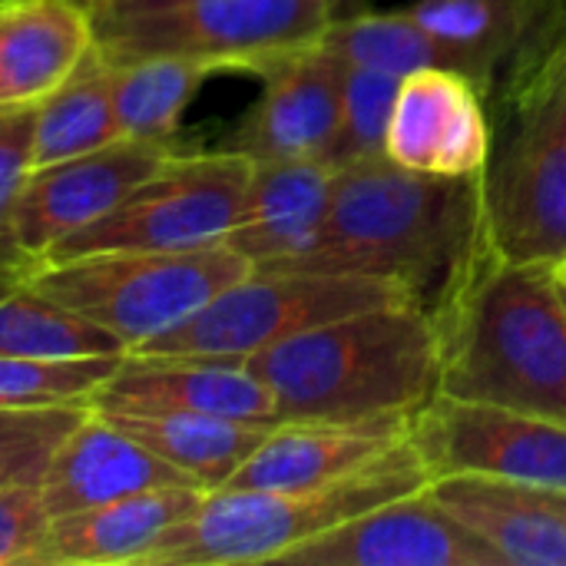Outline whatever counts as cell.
I'll return each mask as SVG.
<instances>
[{
	"label": "cell",
	"instance_id": "1",
	"mask_svg": "<svg viewBox=\"0 0 566 566\" xmlns=\"http://www.w3.org/2000/svg\"><path fill=\"white\" fill-rule=\"evenodd\" d=\"M484 242V176H431L378 156L335 169L305 269L388 279L434 312Z\"/></svg>",
	"mask_w": 566,
	"mask_h": 566
},
{
	"label": "cell",
	"instance_id": "2",
	"mask_svg": "<svg viewBox=\"0 0 566 566\" xmlns=\"http://www.w3.org/2000/svg\"><path fill=\"white\" fill-rule=\"evenodd\" d=\"M431 318L438 395L566 424V298L554 265L511 262L488 239Z\"/></svg>",
	"mask_w": 566,
	"mask_h": 566
},
{
	"label": "cell",
	"instance_id": "3",
	"mask_svg": "<svg viewBox=\"0 0 566 566\" xmlns=\"http://www.w3.org/2000/svg\"><path fill=\"white\" fill-rule=\"evenodd\" d=\"M282 421L415 415L438 395L441 348L428 308L375 305L298 332L245 361Z\"/></svg>",
	"mask_w": 566,
	"mask_h": 566
},
{
	"label": "cell",
	"instance_id": "4",
	"mask_svg": "<svg viewBox=\"0 0 566 566\" xmlns=\"http://www.w3.org/2000/svg\"><path fill=\"white\" fill-rule=\"evenodd\" d=\"M428 484L431 478L418 451L405 441L361 471L322 488L206 491L199 507L149 551L143 566L279 564L312 537Z\"/></svg>",
	"mask_w": 566,
	"mask_h": 566
},
{
	"label": "cell",
	"instance_id": "5",
	"mask_svg": "<svg viewBox=\"0 0 566 566\" xmlns=\"http://www.w3.org/2000/svg\"><path fill=\"white\" fill-rule=\"evenodd\" d=\"M504 133L484 169V219L491 245L524 265L566 259V99L560 86L521 63L494 86Z\"/></svg>",
	"mask_w": 566,
	"mask_h": 566
},
{
	"label": "cell",
	"instance_id": "6",
	"mask_svg": "<svg viewBox=\"0 0 566 566\" xmlns=\"http://www.w3.org/2000/svg\"><path fill=\"white\" fill-rule=\"evenodd\" d=\"M249 272L252 262L245 255L216 242L202 249H136L40 262L27 282L116 335L126 352H136Z\"/></svg>",
	"mask_w": 566,
	"mask_h": 566
},
{
	"label": "cell",
	"instance_id": "7",
	"mask_svg": "<svg viewBox=\"0 0 566 566\" xmlns=\"http://www.w3.org/2000/svg\"><path fill=\"white\" fill-rule=\"evenodd\" d=\"M391 302L415 298L398 282L361 272L252 269L196 315L136 352L249 361L298 332Z\"/></svg>",
	"mask_w": 566,
	"mask_h": 566
},
{
	"label": "cell",
	"instance_id": "8",
	"mask_svg": "<svg viewBox=\"0 0 566 566\" xmlns=\"http://www.w3.org/2000/svg\"><path fill=\"white\" fill-rule=\"evenodd\" d=\"M252 176V156L239 149L169 156L129 189L106 216L83 226L46 252L43 262H66L96 252L202 249L226 242Z\"/></svg>",
	"mask_w": 566,
	"mask_h": 566
},
{
	"label": "cell",
	"instance_id": "9",
	"mask_svg": "<svg viewBox=\"0 0 566 566\" xmlns=\"http://www.w3.org/2000/svg\"><path fill=\"white\" fill-rule=\"evenodd\" d=\"M342 0H176L93 30L109 60L172 53L212 70L262 73L272 60L312 43Z\"/></svg>",
	"mask_w": 566,
	"mask_h": 566
},
{
	"label": "cell",
	"instance_id": "10",
	"mask_svg": "<svg viewBox=\"0 0 566 566\" xmlns=\"http://www.w3.org/2000/svg\"><path fill=\"white\" fill-rule=\"evenodd\" d=\"M408 441L431 481L491 478L566 491V424L554 418L434 395L411 415Z\"/></svg>",
	"mask_w": 566,
	"mask_h": 566
},
{
	"label": "cell",
	"instance_id": "11",
	"mask_svg": "<svg viewBox=\"0 0 566 566\" xmlns=\"http://www.w3.org/2000/svg\"><path fill=\"white\" fill-rule=\"evenodd\" d=\"M285 566H507L428 488L391 497L289 551Z\"/></svg>",
	"mask_w": 566,
	"mask_h": 566
},
{
	"label": "cell",
	"instance_id": "12",
	"mask_svg": "<svg viewBox=\"0 0 566 566\" xmlns=\"http://www.w3.org/2000/svg\"><path fill=\"white\" fill-rule=\"evenodd\" d=\"M169 156V139L119 136L109 146L30 169L17 202L20 249L40 265L53 245L106 216Z\"/></svg>",
	"mask_w": 566,
	"mask_h": 566
},
{
	"label": "cell",
	"instance_id": "13",
	"mask_svg": "<svg viewBox=\"0 0 566 566\" xmlns=\"http://www.w3.org/2000/svg\"><path fill=\"white\" fill-rule=\"evenodd\" d=\"M494 126L484 90L461 70L424 66L401 80L385 156L431 176H484Z\"/></svg>",
	"mask_w": 566,
	"mask_h": 566
},
{
	"label": "cell",
	"instance_id": "14",
	"mask_svg": "<svg viewBox=\"0 0 566 566\" xmlns=\"http://www.w3.org/2000/svg\"><path fill=\"white\" fill-rule=\"evenodd\" d=\"M348 63L322 43L272 60L259 76L265 90L232 136V149L262 159H328L342 126Z\"/></svg>",
	"mask_w": 566,
	"mask_h": 566
},
{
	"label": "cell",
	"instance_id": "15",
	"mask_svg": "<svg viewBox=\"0 0 566 566\" xmlns=\"http://www.w3.org/2000/svg\"><path fill=\"white\" fill-rule=\"evenodd\" d=\"M90 408L186 411L245 424H282L272 391L245 361L199 355L126 352L116 371L96 388Z\"/></svg>",
	"mask_w": 566,
	"mask_h": 566
},
{
	"label": "cell",
	"instance_id": "16",
	"mask_svg": "<svg viewBox=\"0 0 566 566\" xmlns=\"http://www.w3.org/2000/svg\"><path fill=\"white\" fill-rule=\"evenodd\" d=\"M335 166L325 159H252L242 212L226 245L252 269H305L318 249Z\"/></svg>",
	"mask_w": 566,
	"mask_h": 566
},
{
	"label": "cell",
	"instance_id": "17",
	"mask_svg": "<svg viewBox=\"0 0 566 566\" xmlns=\"http://www.w3.org/2000/svg\"><path fill=\"white\" fill-rule=\"evenodd\" d=\"M411 415L368 421H282L245 458L226 488H322L385 458L408 441Z\"/></svg>",
	"mask_w": 566,
	"mask_h": 566
},
{
	"label": "cell",
	"instance_id": "18",
	"mask_svg": "<svg viewBox=\"0 0 566 566\" xmlns=\"http://www.w3.org/2000/svg\"><path fill=\"white\" fill-rule=\"evenodd\" d=\"M159 488H196L182 471L159 454L123 434L109 418L90 408V415L56 448L40 491L50 517L109 504L129 494Z\"/></svg>",
	"mask_w": 566,
	"mask_h": 566
},
{
	"label": "cell",
	"instance_id": "19",
	"mask_svg": "<svg viewBox=\"0 0 566 566\" xmlns=\"http://www.w3.org/2000/svg\"><path fill=\"white\" fill-rule=\"evenodd\" d=\"M428 491L481 534L507 566H566V491L491 481L441 478Z\"/></svg>",
	"mask_w": 566,
	"mask_h": 566
},
{
	"label": "cell",
	"instance_id": "20",
	"mask_svg": "<svg viewBox=\"0 0 566 566\" xmlns=\"http://www.w3.org/2000/svg\"><path fill=\"white\" fill-rule=\"evenodd\" d=\"M199 488H159L50 521L40 566H126L182 524L202 501Z\"/></svg>",
	"mask_w": 566,
	"mask_h": 566
},
{
	"label": "cell",
	"instance_id": "21",
	"mask_svg": "<svg viewBox=\"0 0 566 566\" xmlns=\"http://www.w3.org/2000/svg\"><path fill=\"white\" fill-rule=\"evenodd\" d=\"M421 27L458 46L491 93L557 30L566 0H415L405 7Z\"/></svg>",
	"mask_w": 566,
	"mask_h": 566
},
{
	"label": "cell",
	"instance_id": "22",
	"mask_svg": "<svg viewBox=\"0 0 566 566\" xmlns=\"http://www.w3.org/2000/svg\"><path fill=\"white\" fill-rule=\"evenodd\" d=\"M93 46V20L76 0L0 3V106L40 103Z\"/></svg>",
	"mask_w": 566,
	"mask_h": 566
},
{
	"label": "cell",
	"instance_id": "23",
	"mask_svg": "<svg viewBox=\"0 0 566 566\" xmlns=\"http://www.w3.org/2000/svg\"><path fill=\"white\" fill-rule=\"evenodd\" d=\"M93 411L109 418L123 434L159 454L166 464L182 471L199 491L226 488L232 474L245 464V458L269 434L265 424H245L212 415L119 411V408H93Z\"/></svg>",
	"mask_w": 566,
	"mask_h": 566
},
{
	"label": "cell",
	"instance_id": "24",
	"mask_svg": "<svg viewBox=\"0 0 566 566\" xmlns=\"http://www.w3.org/2000/svg\"><path fill=\"white\" fill-rule=\"evenodd\" d=\"M119 136L113 113V63L93 40L83 60L36 103L33 169L109 146Z\"/></svg>",
	"mask_w": 566,
	"mask_h": 566
},
{
	"label": "cell",
	"instance_id": "25",
	"mask_svg": "<svg viewBox=\"0 0 566 566\" xmlns=\"http://www.w3.org/2000/svg\"><path fill=\"white\" fill-rule=\"evenodd\" d=\"M315 43H322L325 50H332L352 66L385 70L401 80L424 66H448L468 73L481 86L474 63L458 46L444 43L428 27H421L408 10L332 17V23L315 36Z\"/></svg>",
	"mask_w": 566,
	"mask_h": 566
},
{
	"label": "cell",
	"instance_id": "26",
	"mask_svg": "<svg viewBox=\"0 0 566 566\" xmlns=\"http://www.w3.org/2000/svg\"><path fill=\"white\" fill-rule=\"evenodd\" d=\"M0 355L13 358H93L126 355L123 342L73 308L46 298L27 279L3 285L0 292Z\"/></svg>",
	"mask_w": 566,
	"mask_h": 566
},
{
	"label": "cell",
	"instance_id": "27",
	"mask_svg": "<svg viewBox=\"0 0 566 566\" xmlns=\"http://www.w3.org/2000/svg\"><path fill=\"white\" fill-rule=\"evenodd\" d=\"M113 63V113L123 136L169 139L182 109L199 93L202 80L216 73L202 60L153 53L109 60Z\"/></svg>",
	"mask_w": 566,
	"mask_h": 566
},
{
	"label": "cell",
	"instance_id": "28",
	"mask_svg": "<svg viewBox=\"0 0 566 566\" xmlns=\"http://www.w3.org/2000/svg\"><path fill=\"white\" fill-rule=\"evenodd\" d=\"M123 355L93 358H13L0 355V408H46V405H90L96 388L116 371Z\"/></svg>",
	"mask_w": 566,
	"mask_h": 566
},
{
	"label": "cell",
	"instance_id": "29",
	"mask_svg": "<svg viewBox=\"0 0 566 566\" xmlns=\"http://www.w3.org/2000/svg\"><path fill=\"white\" fill-rule=\"evenodd\" d=\"M90 415V405L0 408V494L40 484L56 448Z\"/></svg>",
	"mask_w": 566,
	"mask_h": 566
},
{
	"label": "cell",
	"instance_id": "30",
	"mask_svg": "<svg viewBox=\"0 0 566 566\" xmlns=\"http://www.w3.org/2000/svg\"><path fill=\"white\" fill-rule=\"evenodd\" d=\"M401 76L371 70V66H352L345 70V93H342V126L335 136V146L328 153V166H348L385 156L388 123L398 99Z\"/></svg>",
	"mask_w": 566,
	"mask_h": 566
},
{
	"label": "cell",
	"instance_id": "31",
	"mask_svg": "<svg viewBox=\"0 0 566 566\" xmlns=\"http://www.w3.org/2000/svg\"><path fill=\"white\" fill-rule=\"evenodd\" d=\"M36 103L0 106V279H27L36 262L17 239V202L33 169Z\"/></svg>",
	"mask_w": 566,
	"mask_h": 566
},
{
	"label": "cell",
	"instance_id": "32",
	"mask_svg": "<svg viewBox=\"0 0 566 566\" xmlns=\"http://www.w3.org/2000/svg\"><path fill=\"white\" fill-rule=\"evenodd\" d=\"M50 511L40 484L0 494V566H40L50 531Z\"/></svg>",
	"mask_w": 566,
	"mask_h": 566
},
{
	"label": "cell",
	"instance_id": "33",
	"mask_svg": "<svg viewBox=\"0 0 566 566\" xmlns=\"http://www.w3.org/2000/svg\"><path fill=\"white\" fill-rule=\"evenodd\" d=\"M524 63H531V66H537L541 73H547L557 86H560V93H564L566 99V10L564 17H560V23H557V30L541 43V50H534ZM521 66V63H517Z\"/></svg>",
	"mask_w": 566,
	"mask_h": 566
},
{
	"label": "cell",
	"instance_id": "34",
	"mask_svg": "<svg viewBox=\"0 0 566 566\" xmlns=\"http://www.w3.org/2000/svg\"><path fill=\"white\" fill-rule=\"evenodd\" d=\"M90 20H93V30L103 27V23H113V20H126V17H136V13H146V10H159L166 3H176V0H76Z\"/></svg>",
	"mask_w": 566,
	"mask_h": 566
},
{
	"label": "cell",
	"instance_id": "35",
	"mask_svg": "<svg viewBox=\"0 0 566 566\" xmlns=\"http://www.w3.org/2000/svg\"><path fill=\"white\" fill-rule=\"evenodd\" d=\"M557 279H560V285H564V289H566V259H564V262H560V265H557Z\"/></svg>",
	"mask_w": 566,
	"mask_h": 566
},
{
	"label": "cell",
	"instance_id": "36",
	"mask_svg": "<svg viewBox=\"0 0 566 566\" xmlns=\"http://www.w3.org/2000/svg\"><path fill=\"white\" fill-rule=\"evenodd\" d=\"M0 3H10V0H0Z\"/></svg>",
	"mask_w": 566,
	"mask_h": 566
},
{
	"label": "cell",
	"instance_id": "37",
	"mask_svg": "<svg viewBox=\"0 0 566 566\" xmlns=\"http://www.w3.org/2000/svg\"><path fill=\"white\" fill-rule=\"evenodd\" d=\"M564 298H566V289H564Z\"/></svg>",
	"mask_w": 566,
	"mask_h": 566
}]
</instances>
